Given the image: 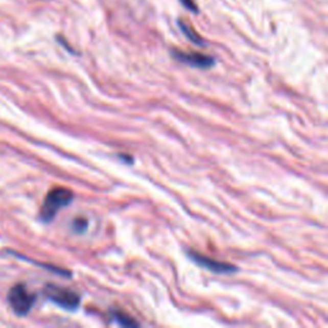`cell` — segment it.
Wrapping results in <instances>:
<instances>
[{
  "label": "cell",
  "instance_id": "obj_8",
  "mask_svg": "<svg viewBox=\"0 0 328 328\" xmlns=\"http://www.w3.org/2000/svg\"><path fill=\"white\" fill-rule=\"evenodd\" d=\"M73 228H75L76 232L78 233H82V232L86 231L87 228V221L84 218H78L73 222Z\"/></svg>",
  "mask_w": 328,
  "mask_h": 328
},
{
  "label": "cell",
  "instance_id": "obj_9",
  "mask_svg": "<svg viewBox=\"0 0 328 328\" xmlns=\"http://www.w3.org/2000/svg\"><path fill=\"white\" fill-rule=\"evenodd\" d=\"M180 3L182 4V6L185 7V8L188 9V11L193 12V13H198V12H199L198 7H196V4H195V2H194V0H180Z\"/></svg>",
  "mask_w": 328,
  "mask_h": 328
},
{
  "label": "cell",
  "instance_id": "obj_4",
  "mask_svg": "<svg viewBox=\"0 0 328 328\" xmlns=\"http://www.w3.org/2000/svg\"><path fill=\"white\" fill-rule=\"evenodd\" d=\"M171 54L178 62L183 63V64L191 65L195 68H201V69H206V68L213 67L216 59L209 55L200 54V53H186L181 52V50L173 49L171 50Z\"/></svg>",
  "mask_w": 328,
  "mask_h": 328
},
{
  "label": "cell",
  "instance_id": "obj_1",
  "mask_svg": "<svg viewBox=\"0 0 328 328\" xmlns=\"http://www.w3.org/2000/svg\"><path fill=\"white\" fill-rule=\"evenodd\" d=\"M73 200V193L64 188H55L45 198L44 204L40 210V218L42 222L53 221L58 212L67 206Z\"/></svg>",
  "mask_w": 328,
  "mask_h": 328
},
{
  "label": "cell",
  "instance_id": "obj_7",
  "mask_svg": "<svg viewBox=\"0 0 328 328\" xmlns=\"http://www.w3.org/2000/svg\"><path fill=\"white\" fill-rule=\"evenodd\" d=\"M113 319L117 320L121 325H137V323L123 313H113Z\"/></svg>",
  "mask_w": 328,
  "mask_h": 328
},
{
  "label": "cell",
  "instance_id": "obj_2",
  "mask_svg": "<svg viewBox=\"0 0 328 328\" xmlns=\"http://www.w3.org/2000/svg\"><path fill=\"white\" fill-rule=\"evenodd\" d=\"M44 294L49 300H52L58 307L67 310L77 309L80 305V296L75 291L57 285H46L44 289Z\"/></svg>",
  "mask_w": 328,
  "mask_h": 328
},
{
  "label": "cell",
  "instance_id": "obj_5",
  "mask_svg": "<svg viewBox=\"0 0 328 328\" xmlns=\"http://www.w3.org/2000/svg\"><path fill=\"white\" fill-rule=\"evenodd\" d=\"M189 258L193 259L196 264H199L203 268L208 269V271L214 272V273L218 274H229L235 273L237 271V268L232 264L228 263H222V262L213 261V259H209L208 256H204L201 254L196 253V251H188Z\"/></svg>",
  "mask_w": 328,
  "mask_h": 328
},
{
  "label": "cell",
  "instance_id": "obj_6",
  "mask_svg": "<svg viewBox=\"0 0 328 328\" xmlns=\"http://www.w3.org/2000/svg\"><path fill=\"white\" fill-rule=\"evenodd\" d=\"M177 24H178V27H180L181 31L183 32V35H185V36L188 37L190 41H193L194 44H196V45H205V41H204V40L201 39V37L199 36V35L196 34V32L194 31V30L191 29L188 24H186V22L178 21Z\"/></svg>",
  "mask_w": 328,
  "mask_h": 328
},
{
  "label": "cell",
  "instance_id": "obj_3",
  "mask_svg": "<svg viewBox=\"0 0 328 328\" xmlns=\"http://www.w3.org/2000/svg\"><path fill=\"white\" fill-rule=\"evenodd\" d=\"M35 300H36L35 295L30 294L29 290L21 284L12 287L8 294L9 304H11L14 313H16L17 315H19V317H24V315L29 314V312L32 309V307H34Z\"/></svg>",
  "mask_w": 328,
  "mask_h": 328
}]
</instances>
